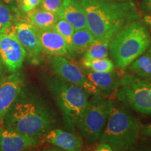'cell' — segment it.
<instances>
[{"label":"cell","instance_id":"1","mask_svg":"<svg viewBox=\"0 0 151 151\" xmlns=\"http://www.w3.org/2000/svg\"><path fill=\"white\" fill-rule=\"evenodd\" d=\"M86 16L87 27L95 39L115 35L124 26L140 18L132 1L79 0Z\"/></svg>","mask_w":151,"mask_h":151},{"label":"cell","instance_id":"2","mask_svg":"<svg viewBox=\"0 0 151 151\" xmlns=\"http://www.w3.org/2000/svg\"><path fill=\"white\" fill-rule=\"evenodd\" d=\"M4 121L6 127L37 138L52 129L55 118L52 111L39 96L22 90Z\"/></svg>","mask_w":151,"mask_h":151},{"label":"cell","instance_id":"3","mask_svg":"<svg viewBox=\"0 0 151 151\" xmlns=\"http://www.w3.org/2000/svg\"><path fill=\"white\" fill-rule=\"evenodd\" d=\"M151 36L146 25L137 20L122 27L111 40L109 55L117 69L124 71L132 62L146 51Z\"/></svg>","mask_w":151,"mask_h":151},{"label":"cell","instance_id":"4","mask_svg":"<svg viewBox=\"0 0 151 151\" xmlns=\"http://www.w3.org/2000/svg\"><path fill=\"white\" fill-rule=\"evenodd\" d=\"M42 78L61 111L66 128L74 131L90 94L56 75L43 74Z\"/></svg>","mask_w":151,"mask_h":151},{"label":"cell","instance_id":"5","mask_svg":"<svg viewBox=\"0 0 151 151\" xmlns=\"http://www.w3.org/2000/svg\"><path fill=\"white\" fill-rule=\"evenodd\" d=\"M139 134L137 118L122 104L113 101L99 142L108 143L113 150H125L137 143Z\"/></svg>","mask_w":151,"mask_h":151},{"label":"cell","instance_id":"6","mask_svg":"<svg viewBox=\"0 0 151 151\" xmlns=\"http://www.w3.org/2000/svg\"><path fill=\"white\" fill-rule=\"evenodd\" d=\"M91 95L78 119L76 127L83 137L89 143L99 140L113 102L99 93Z\"/></svg>","mask_w":151,"mask_h":151},{"label":"cell","instance_id":"7","mask_svg":"<svg viewBox=\"0 0 151 151\" xmlns=\"http://www.w3.org/2000/svg\"><path fill=\"white\" fill-rule=\"evenodd\" d=\"M116 98L136 112L151 116V80L124 73L120 77Z\"/></svg>","mask_w":151,"mask_h":151},{"label":"cell","instance_id":"8","mask_svg":"<svg viewBox=\"0 0 151 151\" xmlns=\"http://www.w3.org/2000/svg\"><path fill=\"white\" fill-rule=\"evenodd\" d=\"M46 60L55 75L81 87L90 94L99 93L97 88L88 78L85 70L76 65L71 59L62 56L48 55Z\"/></svg>","mask_w":151,"mask_h":151},{"label":"cell","instance_id":"9","mask_svg":"<svg viewBox=\"0 0 151 151\" xmlns=\"http://www.w3.org/2000/svg\"><path fill=\"white\" fill-rule=\"evenodd\" d=\"M27 53L14 31L0 33V59L5 69L16 72L21 69Z\"/></svg>","mask_w":151,"mask_h":151},{"label":"cell","instance_id":"10","mask_svg":"<svg viewBox=\"0 0 151 151\" xmlns=\"http://www.w3.org/2000/svg\"><path fill=\"white\" fill-rule=\"evenodd\" d=\"M17 39L25 50L28 60L32 65L42 62V50L37 34V28L27 21H19L14 25Z\"/></svg>","mask_w":151,"mask_h":151},{"label":"cell","instance_id":"11","mask_svg":"<svg viewBox=\"0 0 151 151\" xmlns=\"http://www.w3.org/2000/svg\"><path fill=\"white\" fill-rule=\"evenodd\" d=\"M23 76L20 71L14 72L0 81V123L23 89Z\"/></svg>","mask_w":151,"mask_h":151},{"label":"cell","instance_id":"12","mask_svg":"<svg viewBox=\"0 0 151 151\" xmlns=\"http://www.w3.org/2000/svg\"><path fill=\"white\" fill-rule=\"evenodd\" d=\"M42 52L50 56H62L72 59L67 41L53 27L37 29Z\"/></svg>","mask_w":151,"mask_h":151},{"label":"cell","instance_id":"13","mask_svg":"<svg viewBox=\"0 0 151 151\" xmlns=\"http://www.w3.org/2000/svg\"><path fill=\"white\" fill-rule=\"evenodd\" d=\"M37 138L7 127L0 128V151H20L37 146Z\"/></svg>","mask_w":151,"mask_h":151},{"label":"cell","instance_id":"14","mask_svg":"<svg viewBox=\"0 0 151 151\" xmlns=\"http://www.w3.org/2000/svg\"><path fill=\"white\" fill-rule=\"evenodd\" d=\"M43 141L67 151H80L83 146V139L71 132L60 129H52L45 134Z\"/></svg>","mask_w":151,"mask_h":151},{"label":"cell","instance_id":"15","mask_svg":"<svg viewBox=\"0 0 151 151\" xmlns=\"http://www.w3.org/2000/svg\"><path fill=\"white\" fill-rule=\"evenodd\" d=\"M58 15L69 22L75 29L87 27L86 13L79 0H63Z\"/></svg>","mask_w":151,"mask_h":151},{"label":"cell","instance_id":"16","mask_svg":"<svg viewBox=\"0 0 151 151\" xmlns=\"http://www.w3.org/2000/svg\"><path fill=\"white\" fill-rule=\"evenodd\" d=\"M85 72L88 78L102 95L116 91L120 86V77L115 70L110 72H97L86 69Z\"/></svg>","mask_w":151,"mask_h":151},{"label":"cell","instance_id":"17","mask_svg":"<svg viewBox=\"0 0 151 151\" xmlns=\"http://www.w3.org/2000/svg\"><path fill=\"white\" fill-rule=\"evenodd\" d=\"M94 40L95 37L88 27L75 29L71 38L69 50L71 58L76 56L83 55Z\"/></svg>","mask_w":151,"mask_h":151},{"label":"cell","instance_id":"18","mask_svg":"<svg viewBox=\"0 0 151 151\" xmlns=\"http://www.w3.org/2000/svg\"><path fill=\"white\" fill-rule=\"evenodd\" d=\"M28 21L37 29H47L52 27L60 17L55 13L43 9H34L27 13Z\"/></svg>","mask_w":151,"mask_h":151},{"label":"cell","instance_id":"19","mask_svg":"<svg viewBox=\"0 0 151 151\" xmlns=\"http://www.w3.org/2000/svg\"><path fill=\"white\" fill-rule=\"evenodd\" d=\"M113 37V36H106L104 37L95 39L83 55L82 62L101 59L108 57L109 45Z\"/></svg>","mask_w":151,"mask_h":151},{"label":"cell","instance_id":"20","mask_svg":"<svg viewBox=\"0 0 151 151\" xmlns=\"http://www.w3.org/2000/svg\"><path fill=\"white\" fill-rule=\"evenodd\" d=\"M127 69L139 78L151 80V44L146 52L130 64Z\"/></svg>","mask_w":151,"mask_h":151},{"label":"cell","instance_id":"21","mask_svg":"<svg viewBox=\"0 0 151 151\" xmlns=\"http://www.w3.org/2000/svg\"><path fill=\"white\" fill-rule=\"evenodd\" d=\"M82 63L86 69L97 72H110L114 71L116 68L112 60L109 58V57L90 61H83Z\"/></svg>","mask_w":151,"mask_h":151},{"label":"cell","instance_id":"22","mask_svg":"<svg viewBox=\"0 0 151 151\" xmlns=\"http://www.w3.org/2000/svg\"><path fill=\"white\" fill-rule=\"evenodd\" d=\"M14 20L11 9L4 3L0 2V33L6 32L12 27Z\"/></svg>","mask_w":151,"mask_h":151},{"label":"cell","instance_id":"23","mask_svg":"<svg viewBox=\"0 0 151 151\" xmlns=\"http://www.w3.org/2000/svg\"><path fill=\"white\" fill-rule=\"evenodd\" d=\"M52 27L60 35H62L64 37V39L67 41L69 50V46H70L71 38H72V35L75 31L74 27L69 22L65 20V19L60 18L56 22V23L54 24V26Z\"/></svg>","mask_w":151,"mask_h":151},{"label":"cell","instance_id":"24","mask_svg":"<svg viewBox=\"0 0 151 151\" xmlns=\"http://www.w3.org/2000/svg\"><path fill=\"white\" fill-rule=\"evenodd\" d=\"M63 0H41V8L58 14L61 8Z\"/></svg>","mask_w":151,"mask_h":151},{"label":"cell","instance_id":"25","mask_svg":"<svg viewBox=\"0 0 151 151\" xmlns=\"http://www.w3.org/2000/svg\"><path fill=\"white\" fill-rule=\"evenodd\" d=\"M41 0H19L18 6L22 12L27 14L40 4Z\"/></svg>","mask_w":151,"mask_h":151},{"label":"cell","instance_id":"26","mask_svg":"<svg viewBox=\"0 0 151 151\" xmlns=\"http://www.w3.org/2000/svg\"><path fill=\"white\" fill-rule=\"evenodd\" d=\"M141 9L146 14L151 15V0H142Z\"/></svg>","mask_w":151,"mask_h":151},{"label":"cell","instance_id":"27","mask_svg":"<svg viewBox=\"0 0 151 151\" xmlns=\"http://www.w3.org/2000/svg\"><path fill=\"white\" fill-rule=\"evenodd\" d=\"M140 132L147 137H151V123L145 124L140 127Z\"/></svg>","mask_w":151,"mask_h":151},{"label":"cell","instance_id":"28","mask_svg":"<svg viewBox=\"0 0 151 151\" xmlns=\"http://www.w3.org/2000/svg\"><path fill=\"white\" fill-rule=\"evenodd\" d=\"M96 150L98 151H112L113 149L111 148L110 145H109L106 143L99 142V145L96 148Z\"/></svg>","mask_w":151,"mask_h":151},{"label":"cell","instance_id":"29","mask_svg":"<svg viewBox=\"0 0 151 151\" xmlns=\"http://www.w3.org/2000/svg\"><path fill=\"white\" fill-rule=\"evenodd\" d=\"M5 4L8 5L11 9H14L16 4H18L19 0H1Z\"/></svg>","mask_w":151,"mask_h":151},{"label":"cell","instance_id":"30","mask_svg":"<svg viewBox=\"0 0 151 151\" xmlns=\"http://www.w3.org/2000/svg\"><path fill=\"white\" fill-rule=\"evenodd\" d=\"M143 20L145 24L151 28V15L146 14L144 16H143Z\"/></svg>","mask_w":151,"mask_h":151},{"label":"cell","instance_id":"31","mask_svg":"<svg viewBox=\"0 0 151 151\" xmlns=\"http://www.w3.org/2000/svg\"><path fill=\"white\" fill-rule=\"evenodd\" d=\"M4 67L2 62L1 61V59H0V81H1L2 79L4 78L3 76L4 73Z\"/></svg>","mask_w":151,"mask_h":151},{"label":"cell","instance_id":"32","mask_svg":"<svg viewBox=\"0 0 151 151\" xmlns=\"http://www.w3.org/2000/svg\"><path fill=\"white\" fill-rule=\"evenodd\" d=\"M109 1H132V0H109Z\"/></svg>","mask_w":151,"mask_h":151}]
</instances>
